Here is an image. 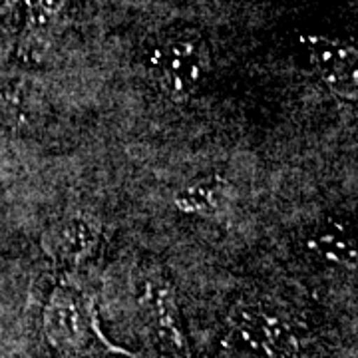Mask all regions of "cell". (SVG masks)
Listing matches in <instances>:
<instances>
[{
  "instance_id": "cell-2",
  "label": "cell",
  "mask_w": 358,
  "mask_h": 358,
  "mask_svg": "<svg viewBox=\"0 0 358 358\" xmlns=\"http://www.w3.org/2000/svg\"><path fill=\"white\" fill-rule=\"evenodd\" d=\"M44 333L56 350L64 355H86L103 346L114 350L98 329L94 296L76 281L66 279L52 293L44 310Z\"/></svg>"
},
{
  "instance_id": "cell-5",
  "label": "cell",
  "mask_w": 358,
  "mask_h": 358,
  "mask_svg": "<svg viewBox=\"0 0 358 358\" xmlns=\"http://www.w3.org/2000/svg\"><path fill=\"white\" fill-rule=\"evenodd\" d=\"M102 235L100 221L88 213H70L44 235L48 255L64 267H78L94 255Z\"/></svg>"
},
{
  "instance_id": "cell-4",
  "label": "cell",
  "mask_w": 358,
  "mask_h": 358,
  "mask_svg": "<svg viewBox=\"0 0 358 358\" xmlns=\"http://www.w3.org/2000/svg\"><path fill=\"white\" fill-rule=\"evenodd\" d=\"M310 64L334 96L355 102L358 94V56L352 44L327 36H303Z\"/></svg>"
},
{
  "instance_id": "cell-10",
  "label": "cell",
  "mask_w": 358,
  "mask_h": 358,
  "mask_svg": "<svg viewBox=\"0 0 358 358\" xmlns=\"http://www.w3.org/2000/svg\"><path fill=\"white\" fill-rule=\"evenodd\" d=\"M70 0H34L30 4V13L28 16L36 18L40 22L50 26H58L62 14L66 13Z\"/></svg>"
},
{
  "instance_id": "cell-3",
  "label": "cell",
  "mask_w": 358,
  "mask_h": 358,
  "mask_svg": "<svg viewBox=\"0 0 358 358\" xmlns=\"http://www.w3.org/2000/svg\"><path fill=\"white\" fill-rule=\"evenodd\" d=\"M138 299L159 346L171 358H192L173 282L162 271H152L140 281Z\"/></svg>"
},
{
  "instance_id": "cell-11",
  "label": "cell",
  "mask_w": 358,
  "mask_h": 358,
  "mask_svg": "<svg viewBox=\"0 0 358 358\" xmlns=\"http://www.w3.org/2000/svg\"><path fill=\"white\" fill-rule=\"evenodd\" d=\"M16 4H18V0H0V8L2 10H10Z\"/></svg>"
},
{
  "instance_id": "cell-7",
  "label": "cell",
  "mask_w": 358,
  "mask_h": 358,
  "mask_svg": "<svg viewBox=\"0 0 358 358\" xmlns=\"http://www.w3.org/2000/svg\"><path fill=\"white\" fill-rule=\"evenodd\" d=\"M235 185L221 173H207L181 185L173 195L176 209L193 217H221L235 203Z\"/></svg>"
},
{
  "instance_id": "cell-6",
  "label": "cell",
  "mask_w": 358,
  "mask_h": 358,
  "mask_svg": "<svg viewBox=\"0 0 358 358\" xmlns=\"http://www.w3.org/2000/svg\"><path fill=\"white\" fill-rule=\"evenodd\" d=\"M307 255L322 267H355L357 243L352 227L345 219L324 217L307 231L303 239Z\"/></svg>"
},
{
  "instance_id": "cell-8",
  "label": "cell",
  "mask_w": 358,
  "mask_h": 358,
  "mask_svg": "<svg viewBox=\"0 0 358 358\" xmlns=\"http://www.w3.org/2000/svg\"><path fill=\"white\" fill-rule=\"evenodd\" d=\"M233 320L237 329L257 345L267 350H285L291 345V333L285 329L277 315L255 303H241L233 310Z\"/></svg>"
},
{
  "instance_id": "cell-9",
  "label": "cell",
  "mask_w": 358,
  "mask_h": 358,
  "mask_svg": "<svg viewBox=\"0 0 358 358\" xmlns=\"http://www.w3.org/2000/svg\"><path fill=\"white\" fill-rule=\"evenodd\" d=\"M40 106L32 90L22 84H8L0 88V126L20 129L30 128L36 120Z\"/></svg>"
},
{
  "instance_id": "cell-1",
  "label": "cell",
  "mask_w": 358,
  "mask_h": 358,
  "mask_svg": "<svg viewBox=\"0 0 358 358\" xmlns=\"http://www.w3.org/2000/svg\"><path fill=\"white\" fill-rule=\"evenodd\" d=\"M145 68L167 100L187 102L209 74V44L193 26H169L152 42Z\"/></svg>"
}]
</instances>
